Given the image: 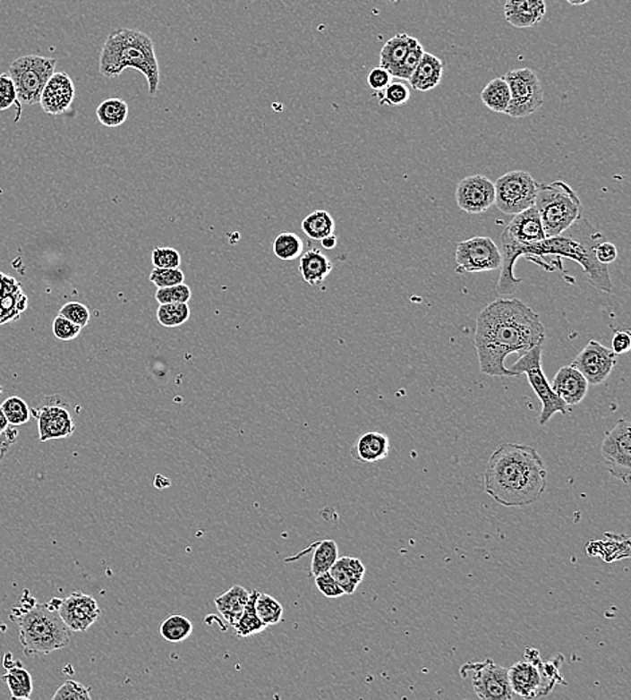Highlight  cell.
Returning a JSON list of instances; mask_svg holds the SVG:
<instances>
[{"mask_svg": "<svg viewBox=\"0 0 631 700\" xmlns=\"http://www.w3.org/2000/svg\"><path fill=\"white\" fill-rule=\"evenodd\" d=\"M541 318L517 298H499L489 303L477 318L475 349L481 372L491 378H515L505 365L509 354H525L544 344Z\"/></svg>", "mask_w": 631, "mask_h": 700, "instance_id": "6da1fadb", "label": "cell"}, {"mask_svg": "<svg viewBox=\"0 0 631 700\" xmlns=\"http://www.w3.org/2000/svg\"><path fill=\"white\" fill-rule=\"evenodd\" d=\"M601 235L584 218H577L566 232L555 237H545L541 242L532 244H502V266L497 291L501 295H510L521 282L515 275L518 259L525 258L541 267L545 256L569 259L582 267L588 282L604 293H611V279L609 269L599 263L595 258L596 244L601 242Z\"/></svg>", "mask_w": 631, "mask_h": 700, "instance_id": "7a4b0ae2", "label": "cell"}, {"mask_svg": "<svg viewBox=\"0 0 631 700\" xmlns=\"http://www.w3.org/2000/svg\"><path fill=\"white\" fill-rule=\"evenodd\" d=\"M547 489V469L531 446L504 443L489 458L485 491L507 508H524L541 499Z\"/></svg>", "mask_w": 631, "mask_h": 700, "instance_id": "3957f363", "label": "cell"}, {"mask_svg": "<svg viewBox=\"0 0 631 700\" xmlns=\"http://www.w3.org/2000/svg\"><path fill=\"white\" fill-rule=\"evenodd\" d=\"M58 598L39 603L25 590L20 605L10 611V619L20 630V641L28 656L49 654L71 643V630L57 610Z\"/></svg>", "mask_w": 631, "mask_h": 700, "instance_id": "277c9868", "label": "cell"}, {"mask_svg": "<svg viewBox=\"0 0 631 700\" xmlns=\"http://www.w3.org/2000/svg\"><path fill=\"white\" fill-rule=\"evenodd\" d=\"M125 69H136L146 77L149 96L159 90L160 69L151 37L136 29H117L104 42L100 73L116 79Z\"/></svg>", "mask_w": 631, "mask_h": 700, "instance_id": "5b68a950", "label": "cell"}, {"mask_svg": "<svg viewBox=\"0 0 631 700\" xmlns=\"http://www.w3.org/2000/svg\"><path fill=\"white\" fill-rule=\"evenodd\" d=\"M563 654H555L550 662H542L540 652L526 648L524 659L509 668V681L516 696L540 699L548 696L558 684L567 686L560 673Z\"/></svg>", "mask_w": 631, "mask_h": 700, "instance_id": "8992f818", "label": "cell"}, {"mask_svg": "<svg viewBox=\"0 0 631 700\" xmlns=\"http://www.w3.org/2000/svg\"><path fill=\"white\" fill-rule=\"evenodd\" d=\"M534 208L541 218L545 236L555 237L566 232L582 218V202L574 189L563 181L539 184Z\"/></svg>", "mask_w": 631, "mask_h": 700, "instance_id": "52a82bcc", "label": "cell"}, {"mask_svg": "<svg viewBox=\"0 0 631 700\" xmlns=\"http://www.w3.org/2000/svg\"><path fill=\"white\" fill-rule=\"evenodd\" d=\"M541 354L542 346L541 345H537L533 349L528 350L525 354L520 356V359L509 370L512 371L515 378H518L521 375H525L528 378L532 389H533L534 394L537 395L542 405L541 413H540L539 416V424L540 426H545V424L550 423V419L556 414L566 415L567 411H568V405L558 397V394L553 391L550 381H548L547 376H545L544 371H542Z\"/></svg>", "mask_w": 631, "mask_h": 700, "instance_id": "ba28073f", "label": "cell"}, {"mask_svg": "<svg viewBox=\"0 0 631 700\" xmlns=\"http://www.w3.org/2000/svg\"><path fill=\"white\" fill-rule=\"evenodd\" d=\"M57 65L55 58L42 55H23L10 65L9 74L17 88L18 98L23 104L39 103L45 85L53 76Z\"/></svg>", "mask_w": 631, "mask_h": 700, "instance_id": "9c48e42d", "label": "cell"}, {"mask_svg": "<svg viewBox=\"0 0 631 700\" xmlns=\"http://www.w3.org/2000/svg\"><path fill=\"white\" fill-rule=\"evenodd\" d=\"M537 188L539 184L528 171H509L494 183V191H496L494 204L505 215H517L534 207Z\"/></svg>", "mask_w": 631, "mask_h": 700, "instance_id": "30bf717a", "label": "cell"}, {"mask_svg": "<svg viewBox=\"0 0 631 700\" xmlns=\"http://www.w3.org/2000/svg\"><path fill=\"white\" fill-rule=\"evenodd\" d=\"M510 90L507 116L523 119L539 111L544 104V90L539 76L532 69L520 68L505 74Z\"/></svg>", "mask_w": 631, "mask_h": 700, "instance_id": "8fae6325", "label": "cell"}, {"mask_svg": "<svg viewBox=\"0 0 631 700\" xmlns=\"http://www.w3.org/2000/svg\"><path fill=\"white\" fill-rule=\"evenodd\" d=\"M462 678L472 673L473 688L482 700H509L516 696L509 681V668L496 664L491 659L467 662L459 670Z\"/></svg>", "mask_w": 631, "mask_h": 700, "instance_id": "7c38bea8", "label": "cell"}, {"mask_svg": "<svg viewBox=\"0 0 631 700\" xmlns=\"http://www.w3.org/2000/svg\"><path fill=\"white\" fill-rule=\"evenodd\" d=\"M601 457L610 474L628 485L631 478V427L627 421L620 419L614 429L606 432L601 443Z\"/></svg>", "mask_w": 631, "mask_h": 700, "instance_id": "4fadbf2b", "label": "cell"}, {"mask_svg": "<svg viewBox=\"0 0 631 700\" xmlns=\"http://www.w3.org/2000/svg\"><path fill=\"white\" fill-rule=\"evenodd\" d=\"M456 261L458 271H496L502 266L501 251L490 237H470L456 247Z\"/></svg>", "mask_w": 631, "mask_h": 700, "instance_id": "5bb4252c", "label": "cell"}, {"mask_svg": "<svg viewBox=\"0 0 631 700\" xmlns=\"http://www.w3.org/2000/svg\"><path fill=\"white\" fill-rule=\"evenodd\" d=\"M617 354L598 341H590L572 363L591 386H599L611 375Z\"/></svg>", "mask_w": 631, "mask_h": 700, "instance_id": "9a60e30c", "label": "cell"}, {"mask_svg": "<svg viewBox=\"0 0 631 700\" xmlns=\"http://www.w3.org/2000/svg\"><path fill=\"white\" fill-rule=\"evenodd\" d=\"M456 204L469 215H482L496 202L494 183L485 175L475 174L459 181L456 186Z\"/></svg>", "mask_w": 631, "mask_h": 700, "instance_id": "2e32d148", "label": "cell"}, {"mask_svg": "<svg viewBox=\"0 0 631 700\" xmlns=\"http://www.w3.org/2000/svg\"><path fill=\"white\" fill-rule=\"evenodd\" d=\"M37 421H38L39 440L41 442H49V440H65V438L73 435L76 430L73 416L69 411L68 405L58 402H47L41 407L34 408L31 411Z\"/></svg>", "mask_w": 631, "mask_h": 700, "instance_id": "e0dca14e", "label": "cell"}, {"mask_svg": "<svg viewBox=\"0 0 631 700\" xmlns=\"http://www.w3.org/2000/svg\"><path fill=\"white\" fill-rule=\"evenodd\" d=\"M57 610L71 632H85L101 614L98 601L82 592H73L65 600H58Z\"/></svg>", "mask_w": 631, "mask_h": 700, "instance_id": "ac0fdd59", "label": "cell"}, {"mask_svg": "<svg viewBox=\"0 0 631 700\" xmlns=\"http://www.w3.org/2000/svg\"><path fill=\"white\" fill-rule=\"evenodd\" d=\"M541 218L536 208L532 207L513 216L505 231L502 232V244H532L545 239Z\"/></svg>", "mask_w": 631, "mask_h": 700, "instance_id": "d6986e66", "label": "cell"}, {"mask_svg": "<svg viewBox=\"0 0 631 700\" xmlns=\"http://www.w3.org/2000/svg\"><path fill=\"white\" fill-rule=\"evenodd\" d=\"M76 98L73 80L65 72H55L45 85L39 98L44 112L49 115H63L71 109Z\"/></svg>", "mask_w": 631, "mask_h": 700, "instance_id": "ffe728a7", "label": "cell"}, {"mask_svg": "<svg viewBox=\"0 0 631 700\" xmlns=\"http://www.w3.org/2000/svg\"><path fill=\"white\" fill-rule=\"evenodd\" d=\"M550 386L567 405H579L588 392V381L572 365L561 367Z\"/></svg>", "mask_w": 631, "mask_h": 700, "instance_id": "44dd1931", "label": "cell"}, {"mask_svg": "<svg viewBox=\"0 0 631 700\" xmlns=\"http://www.w3.org/2000/svg\"><path fill=\"white\" fill-rule=\"evenodd\" d=\"M504 14L515 28H533L547 14V4L545 0H507Z\"/></svg>", "mask_w": 631, "mask_h": 700, "instance_id": "7402d4cb", "label": "cell"}, {"mask_svg": "<svg viewBox=\"0 0 631 700\" xmlns=\"http://www.w3.org/2000/svg\"><path fill=\"white\" fill-rule=\"evenodd\" d=\"M389 438L379 431H368L361 435L353 446L352 457L363 464H376L389 454Z\"/></svg>", "mask_w": 631, "mask_h": 700, "instance_id": "603a6c76", "label": "cell"}, {"mask_svg": "<svg viewBox=\"0 0 631 700\" xmlns=\"http://www.w3.org/2000/svg\"><path fill=\"white\" fill-rule=\"evenodd\" d=\"M445 65L443 61L431 53H424L419 65L412 72L408 79L409 85L420 92H429L434 88L439 87L443 79Z\"/></svg>", "mask_w": 631, "mask_h": 700, "instance_id": "cb8c5ba5", "label": "cell"}, {"mask_svg": "<svg viewBox=\"0 0 631 700\" xmlns=\"http://www.w3.org/2000/svg\"><path fill=\"white\" fill-rule=\"evenodd\" d=\"M365 571V566L357 558L342 557L336 560L328 573L336 579L345 594L352 595L363 581Z\"/></svg>", "mask_w": 631, "mask_h": 700, "instance_id": "d4e9b609", "label": "cell"}, {"mask_svg": "<svg viewBox=\"0 0 631 700\" xmlns=\"http://www.w3.org/2000/svg\"><path fill=\"white\" fill-rule=\"evenodd\" d=\"M299 271L304 282L310 286H318L325 282L326 277L333 271V263L320 251L310 250L302 253Z\"/></svg>", "mask_w": 631, "mask_h": 700, "instance_id": "484cf974", "label": "cell"}, {"mask_svg": "<svg viewBox=\"0 0 631 700\" xmlns=\"http://www.w3.org/2000/svg\"><path fill=\"white\" fill-rule=\"evenodd\" d=\"M250 595L251 592H248L245 587L234 585L228 592L215 598L216 608L223 619L234 627L242 617L245 605L250 600Z\"/></svg>", "mask_w": 631, "mask_h": 700, "instance_id": "4316f807", "label": "cell"}, {"mask_svg": "<svg viewBox=\"0 0 631 700\" xmlns=\"http://www.w3.org/2000/svg\"><path fill=\"white\" fill-rule=\"evenodd\" d=\"M7 657H9L10 664L4 662L7 673L2 679L6 681L13 699H30L31 694H33V679H31L30 673L26 668H23L22 662H13L12 654L7 653Z\"/></svg>", "mask_w": 631, "mask_h": 700, "instance_id": "83f0119b", "label": "cell"}, {"mask_svg": "<svg viewBox=\"0 0 631 700\" xmlns=\"http://www.w3.org/2000/svg\"><path fill=\"white\" fill-rule=\"evenodd\" d=\"M481 100L490 111L507 114L510 104V90L505 77H497L488 82L481 92Z\"/></svg>", "mask_w": 631, "mask_h": 700, "instance_id": "f1b7e54d", "label": "cell"}, {"mask_svg": "<svg viewBox=\"0 0 631 700\" xmlns=\"http://www.w3.org/2000/svg\"><path fill=\"white\" fill-rule=\"evenodd\" d=\"M409 36L405 33L396 34L382 47L379 52V66L387 69L390 74L396 71L408 50Z\"/></svg>", "mask_w": 631, "mask_h": 700, "instance_id": "f546056e", "label": "cell"}, {"mask_svg": "<svg viewBox=\"0 0 631 700\" xmlns=\"http://www.w3.org/2000/svg\"><path fill=\"white\" fill-rule=\"evenodd\" d=\"M128 104L119 98L104 100L96 109V116L104 127L116 128L124 124L128 117Z\"/></svg>", "mask_w": 631, "mask_h": 700, "instance_id": "4dcf8cb0", "label": "cell"}, {"mask_svg": "<svg viewBox=\"0 0 631 700\" xmlns=\"http://www.w3.org/2000/svg\"><path fill=\"white\" fill-rule=\"evenodd\" d=\"M258 595L259 592H256V590L251 592L250 600H248L247 605H245L242 617L234 625L236 635L239 637H251V636L259 635V633L267 629V625L259 619L258 613H256L255 602Z\"/></svg>", "mask_w": 631, "mask_h": 700, "instance_id": "1f68e13d", "label": "cell"}, {"mask_svg": "<svg viewBox=\"0 0 631 700\" xmlns=\"http://www.w3.org/2000/svg\"><path fill=\"white\" fill-rule=\"evenodd\" d=\"M29 298L23 293L22 286L10 291L0 298V325L17 320L23 312L28 309Z\"/></svg>", "mask_w": 631, "mask_h": 700, "instance_id": "d6a6232c", "label": "cell"}, {"mask_svg": "<svg viewBox=\"0 0 631 700\" xmlns=\"http://www.w3.org/2000/svg\"><path fill=\"white\" fill-rule=\"evenodd\" d=\"M334 229H336L334 218L326 210H315L302 221V231L311 240L325 239L334 235Z\"/></svg>", "mask_w": 631, "mask_h": 700, "instance_id": "836d02e7", "label": "cell"}, {"mask_svg": "<svg viewBox=\"0 0 631 700\" xmlns=\"http://www.w3.org/2000/svg\"><path fill=\"white\" fill-rule=\"evenodd\" d=\"M314 555L311 560V576H317L320 574L328 573L331 566L338 559V546L331 539L318 542L314 544Z\"/></svg>", "mask_w": 631, "mask_h": 700, "instance_id": "e575fe53", "label": "cell"}, {"mask_svg": "<svg viewBox=\"0 0 631 700\" xmlns=\"http://www.w3.org/2000/svg\"><path fill=\"white\" fill-rule=\"evenodd\" d=\"M192 633V622L182 614H171L160 625V636L168 643H182Z\"/></svg>", "mask_w": 631, "mask_h": 700, "instance_id": "d590c367", "label": "cell"}, {"mask_svg": "<svg viewBox=\"0 0 631 700\" xmlns=\"http://www.w3.org/2000/svg\"><path fill=\"white\" fill-rule=\"evenodd\" d=\"M303 242L301 237L293 232H285L280 234L277 239L272 243V250H274L275 255L280 260H294V259L301 258L303 253Z\"/></svg>", "mask_w": 631, "mask_h": 700, "instance_id": "8d00e7d4", "label": "cell"}, {"mask_svg": "<svg viewBox=\"0 0 631 700\" xmlns=\"http://www.w3.org/2000/svg\"><path fill=\"white\" fill-rule=\"evenodd\" d=\"M256 613H258L259 619L269 627V625H277L282 622L283 609L282 603L279 601L275 600L272 595L266 594V593H259L258 598L255 602Z\"/></svg>", "mask_w": 631, "mask_h": 700, "instance_id": "74e56055", "label": "cell"}, {"mask_svg": "<svg viewBox=\"0 0 631 700\" xmlns=\"http://www.w3.org/2000/svg\"><path fill=\"white\" fill-rule=\"evenodd\" d=\"M423 47L420 44L419 39L414 37L409 36L408 50H406L405 57L401 61L400 65L393 72L392 77L398 80H406L408 81L411 77L412 72L419 65L420 60L423 58L424 55Z\"/></svg>", "mask_w": 631, "mask_h": 700, "instance_id": "f35d334b", "label": "cell"}, {"mask_svg": "<svg viewBox=\"0 0 631 700\" xmlns=\"http://www.w3.org/2000/svg\"><path fill=\"white\" fill-rule=\"evenodd\" d=\"M158 320L165 328H176L183 325L190 318V307L187 303H163L157 312Z\"/></svg>", "mask_w": 631, "mask_h": 700, "instance_id": "ab89813d", "label": "cell"}, {"mask_svg": "<svg viewBox=\"0 0 631 700\" xmlns=\"http://www.w3.org/2000/svg\"><path fill=\"white\" fill-rule=\"evenodd\" d=\"M379 106L400 107L408 103L411 98V90L408 85L400 81H390L384 90L376 92Z\"/></svg>", "mask_w": 631, "mask_h": 700, "instance_id": "60d3db41", "label": "cell"}, {"mask_svg": "<svg viewBox=\"0 0 631 700\" xmlns=\"http://www.w3.org/2000/svg\"><path fill=\"white\" fill-rule=\"evenodd\" d=\"M0 407L4 410L9 424H13V426H22L30 421V407L20 397H9Z\"/></svg>", "mask_w": 631, "mask_h": 700, "instance_id": "b9f144b4", "label": "cell"}, {"mask_svg": "<svg viewBox=\"0 0 631 700\" xmlns=\"http://www.w3.org/2000/svg\"><path fill=\"white\" fill-rule=\"evenodd\" d=\"M13 106L17 107V116H15V123H17L22 114L17 88L9 73H0V111H7Z\"/></svg>", "mask_w": 631, "mask_h": 700, "instance_id": "7bdbcfd3", "label": "cell"}, {"mask_svg": "<svg viewBox=\"0 0 631 700\" xmlns=\"http://www.w3.org/2000/svg\"><path fill=\"white\" fill-rule=\"evenodd\" d=\"M155 298L163 303H187L192 299V290L189 286L181 283V285L171 286V287L158 288Z\"/></svg>", "mask_w": 631, "mask_h": 700, "instance_id": "ee69618b", "label": "cell"}, {"mask_svg": "<svg viewBox=\"0 0 631 700\" xmlns=\"http://www.w3.org/2000/svg\"><path fill=\"white\" fill-rule=\"evenodd\" d=\"M90 691L79 681L68 680L53 695V700H90Z\"/></svg>", "mask_w": 631, "mask_h": 700, "instance_id": "f6af8a7d", "label": "cell"}, {"mask_svg": "<svg viewBox=\"0 0 631 700\" xmlns=\"http://www.w3.org/2000/svg\"><path fill=\"white\" fill-rule=\"evenodd\" d=\"M149 282L158 288L171 287L184 282V274L179 269H155L149 275Z\"/></svg>", "mask_w": 631, "mask_h": 700, "instance_id": "bcb514c9", "label": "cell"}, {"mask_svg": "<svg viewBox=\"0 0 631 700\" xmlns=\"http://www.w3.org/2000/svg\"><path fill=\"white\" fill-rule=\"evenodd\" d=\"M152 266L155 269H179L181 255L171 247H159L152 251Z\"/></svg>", "mask_w": 631, "mask_h": 700, "instance_id": "7dc6e473", "label": "cell"}, {"mask_svg": "<svg viewBox=\"0 0 631 700\" xmlns=\"http://www.w3.org/2000/svg\"><path fill=\"white\" fill-rule=\"evenodd\" d=\"M60 315L71 322L76 323L80 328H85L90 320V309L80 302H69V303L64 304L61 307Z\"/></svg>", "mask_w": 631, "mask_h": 700, "instance_id": "c3c4849f", "label": "cell"}, {"mask_svg": "<svg viewBox=\"0 0 631 700\" xmlns=\"http://www.w3.org/2000/svg\"><path fill=\"white\" fill-rule=\"evenodd\" d=\"M81 329L82 328L77 326L76 323L66 320L63 315H58V317L53 320V334H55L58 339H61V341H72V339L77 338Z\"/></svg>", "mask_w": 631, "mask_h": 700, "instance_id": "681fc988", "label": "cell"}, {"mask_svg": "<svg viewBox=\"0 0 631 700\" xmlns=\"http://www.w3.org/2000/svg\"><path fill=\"white\" fill-rule=\"evenodd\" d=\"M314 578L315 586L326 598H339L345 595L344 590L337 584L336 579L331 576L328 571V573L320 574V576H314Z\"/></svg>", "mask_w": 631, "mask_h": 700, "instance_id": "f907efd6", "label": "cell"}, {"mask_svg": "<svg viewBox=\"0 0 631 700\" xmlns=\"http://www.w3.org/2000/svg\"><path fill=\"white\" fill-rule=\"evenodd\" d=\"M392 74L387 71V69L377 66V68L371 69L368 74V85L374 92H379V90L387 88L392 81Z\"/></svg>", "mask_w": 631, "mask_h": 700, "instance_id": "816d5d0a", "label": "cell"}, {"mask_svg": "<svg viewBox=\"0 0 631 700\" xmlns=\"http://www.w3.org/2000/svg\"><path fill=\"white\" fill-rule=\"evenodd\" d=\"M593 252H595L596 260L601 264H604V266L614 263L618 258L617 247L609 242L598 243Z\"/></svg>", "mask_w": 631, "mask_h": 700, "instance_id": "f5cc1de1", "label": "cell"}, {"mask_svg": "<svg viewBox=\"0 0 631 700\" xmlns=\"http://www.w3.org/2000/svg\"><path fill=\"white\" fill-rule=\"evenodd\" d=\"M631 349V333L630 330L617 331L612 337L611 350L617 356L627 354Z\"/></svg>", "mask_w": 631, "mask_h": 700, "instance_id": "db71d44e", "label": "cell"}, {"mask_svg": "<svg viewBox=\"0 0 631 700\" xmlns=\"http://www.w3.org/2000/svg\"><path fill=\"white\" fill-rule=\"evenodd\" d=\"M20 286L22 285H21V283L18 282L15 277H9V275L4 274V272L0 271V298H2L4 295H6L7 293H10V291L20 287Z\"/></svg>", "mask_w": 631, "mask_h": 700, "instance_id": "11a10c76", "label": "cell"}, {"mask_svg": "<svg viewBox=\"0 0 631 700\" xmlns=\"http://www.w3.org/2000/svg\"><path fill=\"white\" fill-rule=\"evenodd\" d=\"M320 243H322V247L326 248V250H334V248L337 247V243H338V239H337V236H334V235H330V236L325 237V239L320 240Z\"/></svg>", "mask_w": 631, "mask_h": 700, "instance_id": "9f6ffc18", "label": "cell"}, {"mask_svg": "<svg viewBox=\"0 0 631 700\" xmlns=\"http://www.w3.org/2000/svg\"><path fill=\"white\" fill-rule=\"evenodd\" d=\"M7 427H9V421H7L4 410H2V407H0V435L6 431Z\"/></svg>", "mask_w": 631, "mask_h": 700, "instance_id": "6f0895ef", "label": "cell"}, {"mask_svg": "<svg viewBox=\"0 0 631 700\" xmlns=\"http://www.w3.org/2000/svg\"><path fill=\"white\" fill-rule=\"evenodd\" d=\"M591 0H567V4H572V6H583V4H588Z\"/></svg>", "mask_w": 631, "mask_h": 700, "instance_id": "680465c9", "label": "cell"}, {"mask_svg": "<svg viewBox=\"0 0 631 700\" xmlns=\"http://www.w3.org/2000/svg\"><path fill=\"white\" fill-rule=\"evenodd\" d=\"M390 4H397V2H400V0H389Z\"/></svg>", "mask_w": 631, "mask_h": 700, "instance_id": "91938a15", "label": "cell"}]
</instances>
